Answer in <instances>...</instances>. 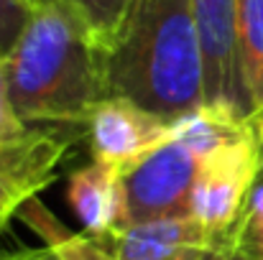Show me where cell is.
Masks as SVG:
<instances>
[{
	"label": "cell",
	"instance_id": "obj_18",
	"mask_svg": "<svg viewBox=\"0 0 263 260\" xmlns=\"http://www.w3.org/2000/svg\"><path fill=\"white\" fill-rule=\"evenodd\" d=\"M251 125H253L256 138H258V143H261V148H263V110L261 112H256V115L251 117Z\"/></svg>",
	"mask_w": 263,
	"mask_h": 260
},
{
	"label": "cell",
	"instance_id": "obj_13",
	"mask_svg": "<svg viewBox=\"0 0 263 260\" xmlns=\"http://www.w3.org/2000/svg\"><path fill=\"white\" fill-rule=\"evenodd\" d=\"M215 243L235 245V248H243V250L263 258V173L258 176V181L248 196V204H246L240 219L228 232L217 235Z\"/></svg>",
	"mask_w": 263,
	"mask_h": 260
},
{
	"label": "cell",
	"instance_id": "obj_20",
	"mask_svg": "<svg viewBox=\"0 0 263 260\" xmlns=\"http://www.w3.org/2000/svg\"><path fill=\"white\" fill-rule=\"evenodd\" d=\"M0 59H3V49H0Z\"/></svg>",
	"mask_w": 263,
	"mask_h": 260
},
{
	"label": "cell",
	"instance_id": "obj_14",
	"mask_svg": "<svg viewBox=\"0 0 263 260\" xmlns=\"http://www.w3.org/2000/svg\"><path fill=\"white\" fill-rule=\"evenodd\" d=\"M33 15L31 0H0V49L3 56L15 46Z\"/></svg>",
	"mask_w": 263,
	"mask_h": 260
},
{
	"label": "cell",
	"instance_id": "obj_2",
	"mask_svg": "<svg viewBox=\"0 0 263 260\" xmlns=\"http://www.w3.org/2000/svg\"><path fill=\"white\" fill-rule=\"evenodd\" d=\"M110 97L176 123L204 105L202 51L192 0H133L105 51Z\"/></svg>",
	"mask_w": 263,
	"mask_h": 260
},
{
	"label": "cell",
	"instance_id": "obj_4",
	"mask_svg": "<svg viewBox=\"0 0 263 260\" xmlns=\"http://www.w3.org/2000/svg\"><path fill=\"white\" fill-rule=\"evenodd\" d=\"M202 74L204 105L251 120V99L240 62V5L238 0H192Z\"/></svg>",
	"mask_w": 263,
	"mask_h": 260
},
{
	"label": "cell",
	"instance_id": "obj_3",
	"mask_svg": "<svg viewBox=\"0 0 263 260\" xmlns=\"http://www.w3.org/2000/svg\"><path fill=\"white\" fill-rule=\"evenodd\" d=\"M263 173V148L253 125L235 141L199 158L192 191V217L212 235L228 232L243 214Z\"/></svg>",
	"mask_w": 263,
	"mask_h": 260
},
{
	"label": "cell",
	"instance_id": "obj_19",
	"mask_svg": "<svg viewBox=\"0 0 263 260\" xmlns=\"http://www.w3.org/2000/svg\"><path fill=\"white\" fill-rule=\"evenodd\" d=\"M10 255H13V253H8V250L0 248V260H10Z\"/></svg>",
	"mask_w": 263,
	"mask_h": 260
},
{
	"label": "cell",
	"instance_id": "obj_5",
	"mask_svg": "<svg viewBox=\"0 0 263 260\" xmlns=\"http://www.w3.org/2000/svg\"><path fill=\"white\" fill-rule=\"evenodd\" d=\"M199 158L176 138L154 151L123 178V230L166 217L192 214Z\"/></svg>",
	"mask_w": 263,
	"mask_h": 260
},
{
	"label": "cell",
	"instance_id": "obj_12",
	"mask_svg": "<svg viewBox=\"0 0 263 260\" xmlns=\"http://www.w3.org/2000/svg\"><path fill=\"white\" fill-rule=\"evenodd\" d=\"M31 3L33 5H51V8L69 13L107 51V46L118 36L133 0H31Z\"/></svg>",
	"mask_w": 263,
	"mask_h": 260
},
{
	"label": "cell",
	"instance_id": "obj_7",
	"mask_svg": "<svg viewBox=\"0 0 263 260\" xmlns=\"http://www.w3.org/2000/svg\"><path fill=\"white\" fill-rule=\"evenodd\" d=\"M115 260H202L215 237L192 217H166L130 225L112 237Z\"/></svg>",
	"mask_w": 263,
	"mask_h": 260
},
{
	"label": "cell",
	"instance_id": "obj_9",
	"mask_svg": "<svg viewBox=\"0 0 263 260\" xmlns=\"http://www.w3.org/2000/svg\"><path fill=\"white\" fill-rule=\"evenodd\" d=\"M23 222H28L41 237H44V248H23L18 253H13L10 260H115L112 253H107V248L92 237V235H77L69 232L64 225H59L54 219V214L49 209H44V204L33 196L28 199L21 209Z\"/></svg>",
	"mask_w": 263,
	"mask_h": 260
},
{
	"label": "cell",
	"instance_id": "obj_8",
	"mask_svg": "<svg viewBox=\"0 0 263 260\" xmlns=\"http://www.w3.org/2000/svg\"><path fill=\"white\" fill-rule=\"evenodd\" d=\"M67 202L85 232L102 240L123 230V178L110 169L92 164L69 176Z\"/></svg>",
	"mask_w": 263,
	"mask_h": 260
},
{
	"label": "cell",
	"instance_id": "obj_15",
	"mask_svg": "<svg viewBox=\"0 0 263 260\" xmlns=\"http://www.w3.org/2000/svg\"><path fill=\"white\" fill-rule=\"evenodd\" d=\"M39 130H31L10 107L8 92H5V72H3V59H0V148L21 146L31 141Z\"/></svg>",
	"mask_w": 263,
	"mask_h": 260
},
{
	"label": "cell",
	"instance_id": "obj_6",
	"mask_svg": "<svg viewBox=\"0 0 263 260\" xmlns=\"http://www.w3.org/2000/svg\"><path fill=\"white\" fill-rule=\"evenodd\" d=\"M95 164L125 178L154 151L174 138V123L125 97L102 99L87 120Z\"/></svg>",
	"mask_w": 263,
	"mask_h": 260
},
{
	"label": "cell",
	"instance_id": "obj_10",
	"mask_svg": "<svg viewBox=\"0 0 263 260\" xmlns=\"http://www.w3.org/2000/svg\"><path fill=\"white\" fill-rule=\"evenodd\" d=\"M67 153V141L39 130L31 141L10 148H0V178L26 184L36 191L54 181V171Z\"/></svg>",
	"mask_w": 263,
	"mask_h": 260
},
{
	"label": "cell",
	"instance_id": "obj_11",
	"mask_svg": "<svg viewBox=\"0 0 263 260\" xmlns=\"http://www.w3.org/2000/svg\"><path fill=\"white\" fill-rule=\"evenodd\" d=\"M238 5H240V62L253 117L263 110V0H238Z\"/></svg>",
	"mask_w": 263,
	"mask_h": 260
},
{
	"label": "cell",
	"instance_id": "obj_1",
	"mask_svg": "<svg viewBox=\"0 0 263 260\" xmlns=\"http://www.w3.org/2000/svg\"><path fill=\"white\" fill-rule=\"evenodd\" d=\"M5 92L23 123L87 125L92 110L110 97L105 49L69 13L33 5V15L3 56Z\"/></svg>",
	"mask_w": 263,
	"mask_h": 260
},
{
	"label": "cell",
	"instance_id": "obj_17",
	"mask_svg": "<svg viewBox=\"0 0 263 260\" xmlns=\"http://www.w3.org/2000/svg\"><path fill=\"white\" fill-rule=\"evenodd\" d=\"M202 260H263L243 248H235V245H225V243H215L212 250L204 255Z\"/></svg>",
	"mask_w": 263,
	"mask_h": 260
},
{
	"label": "cell",
	"instance_id": "obj_16",
	"mask_svg": "<svg viewBox=\"0 0 263 260\" xmlns=\"http://www.w3.org/2000/svg\"><path fill=\"white\" fill-rule=\"evenodd\" d=\"M39 191L26 186V184H15V181H3L0 178V230L10 222V217L28 202L33 199Z\"/></svg>",
	"mask_w": 263,
	"mask_h": 260
}]
</instances>
